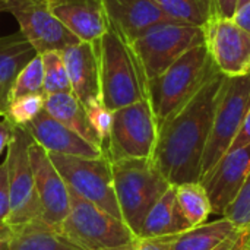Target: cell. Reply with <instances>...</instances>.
Wrapping results in <instances>:
<instances>
[{
	"label": "cell",
	"mask_w": 250,
	"mask_h": 250,
	"mask_svg": "<svg viewBox=\"0 0 250 250\" xmlns=\"http://www.w3.org/2000/svg\"><path fill=\"white\" fill-rule=\"evenodd\" d=\"M69 73L72 92L86 107L101 101L98 56L94 42L81 41L62 51Z\"/></svg>",
	"instance_id": "17"
},
{
	"label": "cell",
	"mask_w": 250,
	"mask_h": 250,
	"mask_svg": "<svg viewBox=\"0 0 250 250\" xmlns=\"http://www.w3.org/2000/svg\"><path fill=\"white\" fill-rule=\"evenodd\" d=\"M248 145H250V107L248 113H246V116H245V120H243L242 126H240L239 133L236 135V138H234V141H233V144H231V146L229 149V152L236 151V149L243 148V146H248Z\"/></svg>",
	"instance_id": "32"
},
{
	"label": "cell",
	"mask_w": 250,
	"mask_h": 250,
	"mask_svg": "<svg viewBox=\"0 0 250 250\" xmlns=\"http://www.w3.org/2000/svg\"><path fill=\"white\" fill-rule=\"evenodd\" d=\"M10 215V188H9V173H7V161L0 164V223L7 224V218Z\"/></svg>",
	"instance_id": "31"
},
{
	"label": "cell",
	"mask_w": 250,
	"mask_h": 250,
	"mask_svg": "<svg viewBox=\"0 0 250 250\" xmlns=\"http://www.w3.org/2000/svg\"><path fill=\"white\" fill-rule=\"evenodd\" d=\"M44 70V92L45 97L51 94L72 92L69 73L66 69L62 51H47L40 54Z\"/></svg>",
	"instance_id": "26"
},
{
	"label": "cell",
	"mask_w": 250,
	"mask_h": 250,
	"mask_svg": "<svg viewBox=\"0 0 250 250\" xmlns=\"http://www.w3.org/2000/svg\"><path fill=\"white\" fill-rule=\"evenodd\" d=\"M35 56L38 53L21 31L0 37V116L9 107L18 75Z\"/></svg>",
	"instance_id": "19"
},
{
	"label": "cell",
	"mask_w": 250,
	"mask_h": 250,
	"mask_svg": "<svg viewBox=\"0 0 250 250\" xmlns=\"http://www.w3.org/2000/svg\"><path fill=\"white\" fill-rule=\"evenodd\" d=\"M204 28L205 45L215 67L227 78L250 75V34L233 19L212 18Z\"/></svg>",
	"instance_id": "12"
},
{
	"label": "cell",
	"mask_w": 250,
	"mask_h": 250,
	"mask_svg": "<svg viewBox=\"0 0 250 250\" xmlns=\"http://www.w3.org/2000/svg\"><path fill=\"white\" fill-rule=\"evenodd\" d=\"M171 21L205 26L215 18L212 0H152Z\"/></svg>",
	"instance_id": "24"
},
{
	"label": "cell",
	"mask_w": 250,
	"mask_h": 250,
	"mask_svg": "<svg viewBox=\"0 0 250 250\" xmlns=\"http://www.w3.org/2000/svg\"><path fill=\"white\" fill-rule=\"evenodd\" d=\"M249 107L250 75L226 78L202 158L201 177H204L229 152Z\"/></svg>",
	"instance_id": "9"
},
{
	"label": "cell",
	"mask_w": 250,
	"mask_h": 250,
	"mask_svg": "<svg viewBox=\"0 0 250 250\" xmlns=\"http://www.w3.org/2000/svg\"><path fill=\"white\" fill-rule=\"evenodd\" d=\"M250 173V145L227 152L204 177V185L212 207V212L223 215L234 201Z\"/></svg>",
	"instance_id": "14"
},
{
	"label": "cell",
	"mask_w": 250,
	"mask_h": 250,
	"mask_svg": "<svg viewBox=\"0 0 250 250\" xmlns=\"http://www.w3.org/2000/svg\"><path fill=\"white\" fill-rule=\"evenodd\" d=\"M86 113L89 117V122L94 127V130L97 132L98 138L103 142V149L108 141L110 136V130H111V125H113V111H110L103 101H98L89 107H86Z\"/></svg>",
	"instance_id": "30"
},
{
	"label": "cell",
	"mask_w": 250,
	"mask_h": 250,
	"mask_svg": "<svg viewBox=\"0 0 250 250\" xmlns=\"http://www.w3.org/2000/svg\"><path fill=\"white\" fill-rule=\"evenodd\" d=\"M174 189L179 205L190 226L199 227L205 224L212 214V207L204 185L201 182H192L174 186Z\"/></svg>",
	"instance_id": "25"
},
{
	"label": "cell",
	"mask_w": 250,
	"mask_h": 250,
	"mask_svg": "<svg viewBox=\"0 0 250 250\" xmlns=\"http://www.w3.org/2000/svg\"><path fill=\"white\" fill-rule=\"evenodd\" d=\"M189 229H192V226L179 205L174 186H171L148 212L141 229L139 239L152 240L167 237L183 233Z\"/></svg>",
	"instance_id": "21"
},
{
	"label": "cell",
	"mask_w": 250,
	"mask_h": 250,
	"mask_svg": "<svg viewBox=\"0 0 250 250\" xmlns=\"http://www.w3.org/2000/svg\"><path fill=\"white\" fill-rule=\"evenodd\" d=\"M94 44L103 104L110 111H116L148 100V82L130 42L108 22V29Z\"/></svg>",
	"instance_id": "2"
},
{
	"label": "cell",
	"mask_w": 250,
	"mask_h": 250,
	"mask_svg": "<svg viewBox=\"0 0 250 250\" xmlns=\"http://www.w3.org/2000/svg\"><path fill=\"white\" fill-rule=\"evenodd\" d=\"M10 250H81L70 243L60 231L48 227L44 221H32L13 227Z\"/></svg>",
	"instance_id": "23"
},
{
	"label": "cell",
	"mask_w": 250,
	"mask_h": 250,
	"mask_svg": "<svg viewBox=\"0 0 250 250\" xmlns=\"http://www.w3.org/2000/svg\"><path fill=\"white\" fill-rule=\"evenodd\" d=\"M236 231L234 224L221 217L217 221L192 227L183 233L148 242L155 250H212Z\"/></svg>",
	"instance_id": "20"
},
{
	"label": "cell",
	"mask_w": 250,
	"mask_h": 250,
	"mask_svg": "<svg viewBox=\"0 0 250 250\" xmlns=\"http://www.w3.org/2000/svg\"><path fill=\"white\" fill-rule=\"evenodd\" d=\"M48 155L72 192L122 220L113 185L111 161L107 155L98 158H82L54 152H48Z\"/></svg>",
	"instance_id": "8"
},
{
	"label": "cell",
	"mask_w": 250,
	"mask_h": 250,
	"mask_svg": "<svg viewBox=\"0 0 250 250\" xmlns=\"http://www.w3.org/2000/svg\"><path fill=\"white\" fill-rule=\"evenodd\" d=\"M250 0H237V9H240L242 6H245L246 3H249Z\"/></svg>",
	"instance_id": "38"
},
{
	"label": "cell",
	"mask_w": 250,
	"mask_h": 250,
	"mask_svg": "<svg viewBox=\"0 0 250 250\" xmlns=\"http://www.w3.org/2000/svg\"><path fill=\"white\" fill-rule=\"evenodd\" d=\"M13 130L15 126L3 116H0V154L7 149L12 138H13Z\"/></svg>",
	"instance_id": "34"
},
{
	"label": "cell",
	"mask_w": 250,
	"mask_h": 250,
	"mask_svg": "<svg viewBox=\"0 0 250 250\" xmlns=\"http://www.w3.org/2000/svg\"><path fill=\"white\" fill-rule=\"evenodd\" d=\"M237 234H239V230L234 233V234H231L227 240H224L221 245H218L215 249H212V250H230L231 249V246H233V243L236 242V239H237Z\"/></svg>",
	"instance_id": "37"
},
{
	"label": "cell",
	"mask_w": 250,
	"mask_h": 250,
	"mask_svg": "<svg viewBox=\"0 0 250 250\" xmlns=\"http://www.w3.org/2000/svg\"><path fill=\"white\" fill-rule=\"evenodd\" d=\"M0 12L13 15L38 54L63 51L81 42L50 10L47 0H0Z\"/></svg>",
	"instance_id": "11"
},
{
	"label": "cell",
	"mask_w": 250,
	"mask_h": 250,
	"mask_svg": "<svg viewBox=\"0 0 250 250\" xmlns=\"http://www.w3.org/2000/svg\"><path fill=\"white\" fill-rule=\"evenodd\" d=\"M26 95H45L42 60L40 54L35 56L18 75L12 88L10 101Z\"/></svg>",
	"instance_id": "27"
},
{
	"label": "cell",
	"mask_w": 250,
	"mask_h": 250,
	"mask_svg": "<svg viewBox=\"0 0 250 250\" xmlns=\"http://www.w3.org/2000/svg\"><path fill=\"white\" fill-rule=\"evenodd\" d=\"M111 173L122 220L139 237L148 212L171 185L152 158L111 161Z\"/></svg>",
	"instance_id": "4"
},
{
	"label": "cell",
	"mask_w": 250,
	"mask_h": 250,
	"mask_svg": "<svg viewBox=\"0 0 250 250\" xmlns=\"http://www.w3.org/2000/svg\"><path fill=\"white\" fill-rule=\"evenodd\" d=\"M201 44H205L202 26L176 21H163L130 41V47L148 83L186 51Z\"/></svg>",
	"instance_id": "6"
},
{
	"label": "cell",
	"mask_w": 250,
	"mask_h": 250,
	"mask_svg": "<svg viewBox=\"0 0 250 250\" xmlns=\"http://www.w3.org/2000/svg\"><path fill=\"white\" fill-rule=\"evenodd\" d=\"M158 139V123L149 100L113 111V125L104 154L110 161L152 158Z\"/></svg>",
	"instance_id": "7"
},
{
	"label": "cell",
	"mask_w": 250,
	"mask_h": 250,
	"mask_svg": "<svg viewBox=\"0 0 250 250\" xmlns=\"http://www.w3.org/2000/svg\"><path fill=\"white\" fill-rule=\"evenodd\" d=\"M108 22L130 42L148 28L168 19L152 0H103Z\"/></svg>",
	"instance_id": "18"
},
{
	"label": "cell",
	"mask_w": 250,
	"mask_h": 250,
	"mask_svg": "<svg viewBox=\"0 0 250 250\" xmlns=\"http://www.w3.org/2000/svg\"><path fill=\"white\" fill-rule=\"evenodd\" d=\"M29 160L41 205V221L59 231L70 209V190L48 152L35 141L29 146Z\"/></svg>",
	"instance_id": "13"
},
{
	"label": "cell",
	"mask_w": 250,
	"mask_h": 250,
	"mask_svg": "<svg viewBox=\"0 0 250 250\" xmlns=\"http://www.w3.org/2000/svg\"><path fill=\"white\" fill-rule=\"evenodd\" d=\"M217 18L231 19L237 10V0H212Z\"/></svg>",
	"instance_id": "33"
},
{
	"label": "cell",
	"mask_w": 250,
	"mask_h": 250,
	"mask_svg": "<svg viewBox=\"0 0 250 250\" xmlns=\"http://www.w3.org/2000/svg\"><path fill=\"white\" fill-rule=\"evenodd\" d=\"M44 110L57 122L81 135L92 145L103 149V142L94 130L85 105L78 100L73 92L51 94L45 97ZM104 151V149H103Z\"/></svg>",
	"instance_id": "22"
},
{
	"label": "cell",
	"mask_w": 250,
	"mask_h": 250,
	"mask_svg": "<svg viewBox=\"0 0 250 250\" xmlns=\"http://www.w3.org/2000/svg\"><path fill=\"white\" fill-rule=\"evenodd\" d=\"M59 231L81 250H126L139 239L123 220L72 190L70 209Z\"/></svg>",
	"instance_id": "5"
},
{
	"label": "cell",
	"mask_w": 250,
	"mask_h": 250,
	"mask_svg": "<svg viewBox=\"0 0 250 250\" xmlns=\"http://www.w3.org/2000/svg\"><path fill=\"white\" fill-rule=\"evenodd\" d=\"M44 104L45 95L21 97L9 103V107L3 117H6L13 126L25 127L44 110Z\"/></svg>",
	"instance_id": "28"
},
{
	"label": "cell",
	"mask_w": 250,
	"mask_h": 250,
	"mask_svg": "<svg viewBox=\"0 0 250 250\" xmlns=\"http://www.w3.org/2000/svg\"><path fill=\"white\" fill-rule=\"evenodd\" d=\"M25 129L47 152L82 158H98L105 155L101 148L92 145L81 135L53 119L45 110L28 123Z\"/></svg>",
	"instance_id": "15"
},
{
	"label": "cell",
	"mask_w": 250,
	"mask_h": 250,
	"mask_svg": "<svg viewBox=\"0 0 250 250\" xmlns=\"http://www.w3.org/2000/svg\"><path fill=\"white\" fill-rule=\"evenodd\" d=\"M220 72L205 44L196 45L177 59L168 69L148 83L151 103L158 129L182 107H185L201 88Z\"/></svg>",
	"instance_id": "3"
},
{
	"label": "cell",
	"mask_w": 250,
	"mask_h": 250,
	"mask_svg": "<svg viewBox=\"0 0 250 250\" xmlns=\"http://www.w3.org/2000/svg\"><path fill=\"white\" fill-rule=\"evenodd\" d=\"M226 78L217 72L158 129L152 160L171 186L199 182L204 152Z\"/></svg>",
	"instance_id": "1"
},
{
	"label": "cell",
	"mask_w": 250,
	"mask_h": 250,
	"mask_svg": "<svg viewBox=\"0 0 250 250\" xmlns=\"http://www.w3.org/2000/svg\"><path fill=\"white\" fill-rule=\"evenodd\" d=\"M223 217L231 221L237 230L250 229V173L234 201L224 211Z\"/></svg>",
	"instance_id": "29"
},
{
	"label": "cell",
	"mask_w": 250,
	"mask_h": 250,
	"mask_svg": "<svg viewBox=\"0 0 250 250\" xmlns=\"http://www.w3.org/2000/svg\"><path fill=\"white\" fill-rule=\"evenodd\" d=\"M240 28H243L245 31H248L250 34V1L246 3L245 6H242L240 9L236 10L234 16L231 18Z\"/></svg>",
	"instance_id": "35"
},
{
	"label": "cell",
	"mask_w": 250,
	"mask_h": 250,
	"mask_svg": "<svg viewBox=\"0 0 250 250\" xmlns=\"http://www.w3.org/2000/svg\"><path fill=\"white\" fill-rule=\"evenodd\" d=\"M32 142L34 138L25 127L15 126L13 138L6 152L10 188V215L7 224L10 227L41 220V205L29 160V146Z\"/></svg>",
	"instance_id": "10"
},
{
	"label": "cell",
	"mask_w": 250,
	"mask_h": 250,
	"mask_svg": "<svg viewBox=\"0 0 250 250\" xmlns=\"http://www.w3.org/2000/svg\"><path fill=\"white\" fill-rule=\"evenodd\" d=\"M51 13L81 41L95 42L108 29L103 0H47Z\"/></svg>",
	"instance_id": "16"
},
{
	"label": "cell",
	"mask_w": 250,
	"mask_h": 250,
	"mask_svg": "<svg viewBox=\"0 0 250 250\" xmlns=\"http://www.w3.org/2000/svg\"><path fill=\"white\" fill-rule=\"evenodd\" d=\"M13 240V227L6 223H0V250L12 249Z\"/></svg>",
	"instance_id": "36"
}]
</instances>
